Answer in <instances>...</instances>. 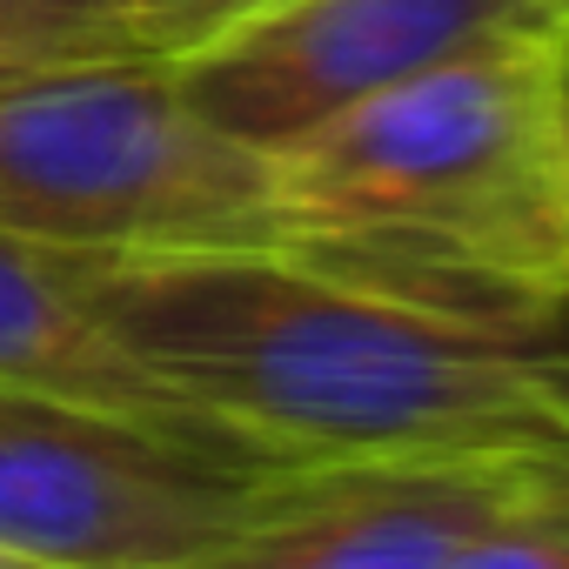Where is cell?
<instances>
[{
	"mask_svg": "<svg viewBox=\"0 0 569 569\" xmlns=\"http://www.w3.org/2000/svg\"><path fill=\"white\" fill-rule=\"evenodd\" d=\"M101 329L194 416L309 469L569 456V302H456L302 248L88 254Z\"/></svg>",
	"mask_w": 569,
	"mask_h": 569,
	"instance_id": "6da1fadb",
	"label": "cell"
},
{
	"mask_svg": "<svg viewBox=\"0 0 569 569\" xmlns=\"http://www.w3.org/2000/svg\"><path fill=\"white\" fill-rule=\"evenodd\" d=\"M274 234L456 302H562L569 108L549 28L476 41L268 154Z\"/></svg>",
	"mask_w": 569,
	"mask_h": 569,
	"instance_id": "7a4b0ae2",
	"label": "cell"
},
{
	"mask_svg": "<svg viewBox=\"0 0 569 569\" xmlns=\"http://www.w3.org/2000/svg\"><path fill=\"white\" fill-rule=\"evenodd\" d=\"M0 228L88 254L281 241L268 154L201 121L148 54L0 88Z\"/></svg>",
	"mask_w": 569,
	"mask_h": 569,
	"instance_id": "3957f363",
	"label": "cell"
},
{
	"mask_svg": "<svg viewBox=\"0 0 569 569\" xmlns=\"http://www.w3.org/2000/svg\"><path fill=\"white\" fill-rule=\"evenodd\" d=\"M316 469L0 382V542L68 569H181Z\"/></svg>",
	"mask_w": 569,
	"mask_h": 569,
	"instance_id": "277c9868",
	"label": "cell"
},
{
	"mask_svg": "<svg viewBox=\"0 0 569 569\" xmlns=\"http://www.w3.org/2000/svg\"><path fill=\"white\" fill-rule=\"evenodd\" d=\"M522 28H549L529 0H274L168 68L201 121L281 154L356 101Z\"/></svg>",
	"mask_w": 569,
	"mask_h": 569,
	"instance_id": "5b68a950",
	"label": "cell"
},
{
	"mask_svg": "<svg viewBox=\"0 0 569 569\" xmlns=\"http://www.w3.org/2000/svg\"><path fill=\"white\" fill-rule=\"evenodd\" d=\"M562 456H442L316 469L281 509L181 569H442Z\"/></svg>",
	"mask_w": 569,
	"mask_h": 569,
	"instance_id": "8992f818",
	"label": "cell"
},
{
	"mask_svg": "<svg viewBox=\"0 0 569 569\" xmlns=\"http://www.w3.org/2000/svg\"><path fill=\"white\" fill-rule=\"evenodd\" d=\"M0 382L48 389V396H68V402H94V409L168 422V429H188V436H208V442L254 449V442L214 429L208 416H194L188 402H174L101 329V316L81 296V248H48V241L8 234V228H0ZM254 456H268V449H254Z\"/></svg>",
	"mask_w": 569,
	"mask_h": 569,
	"instance_id": "52a82bcc",
	"label": "cell"
},
{
	"mask_svg": "<svg viewBox=\"0 0 569 569\" xmlns=\"http://www.w3.org/2000/svg\"><path fill=\"white\" fill-rule=\"evenodd\" d=\"M141 54L121 0H0V61H121Z\"/></svg>",
	"mask_w": 569,
	"mask_h": 569,
	"instance_id": "ba28073f",
	"label": "cell"
},
{
	"mask_svg": "<svg viewBox=\"0 0 569 569\" xmlns=\"http://www.w3.org/2000/svg\"><path fill=\"white\" fill-rule=\"evenodd\" d=\"M442 569H569V456L489 516Z\"/></svg>",
	"mask_w": 569,
	"mask_h": 569,
	"instance_id": "9c48e42d",
	"label": "cell"
},
{
	"mask_svg": "<svg viewBox=\"0 0 569 569\" xmlns=\"http://www.w3.org/2000/svg\"><path fill=\"white\" fill-rule=\"evenodd\" d=\"M261 8H274V0H121V21L148 61H188L194 48L221 41Z\"/></svg>",
	"mask_w": 569,
	"mask_h": 569,
	"instance_id": "30bf717a",
	"label": "cell"
},
{
	"mask_svg": "<svg viewBox=\"0 0 569 569\" xmlns=\"http://www.w3.org/2000/svg\"><path fill=\"white\" fill-rule=\"evenodd\" d=\"M549 61H556V88H562V108H569V21L549 28Z\"/></svg>",
	"mask_w": 569,
	"mask_h": 569,
	"instance_id": "8fae6325",
	"label": "cell"
},
{
	"mask_svg": "<svg viewBox=\"0 0 569 569\" xmlns=\"http://www.w3.org/2000/svg\"><path fill=\"white\" fill-rule=\"evenodd\" d=\"M0 569H68V562H48V556H28L14 542H0Z\"/></svg>",
	"mask_w": 569,
	"mask_h": 569,
	"instance_id": "7c38bea8",
	"label": "cell"
},
{
	"mask_svg": "<svg viewBox=\"0 0 569 569\" xmlns=\"http://www.w3.org/2000/svg\"><path fill=\"white\" fill-rule=\"evenodd\" d=\"M529 8H536L549 28H556V21H569V0H529Z\"/></svg>",
	"mask_w": 569,
	"mask_h": 569,
	"instance_id": "4fadbf2b",
	"label": "cell"
},
{
	"mask_svg": "<svg viewBox=\"0 0 569 569\" xmlns=\"http://www.w3.org/2000/svg\"><path fill=\"white\" fill-rule=\"evenodd\" d=\"M21 74H34V61H0V88H8V81H21Z\"/></svg>",
	"mask_w": 569,
	"mask_h": 569,
	"instance_id": "5bb4252c",
	"label": "cell"
},
{
	"mask_svg": "<svg viewBox=\"0 0 569 569\" xmlns=\"http://www.w3.org/2000/svg\"><path fill=\"white\" fill-rule=\"evenodd\" d=\"M562 302H569V268H562Z\"/></svg>",
	"mask_w": 569,
	"mask_h": 569,
	"instance_id": "9a60e30c",
	"label": "cell"
}]
</instances>
